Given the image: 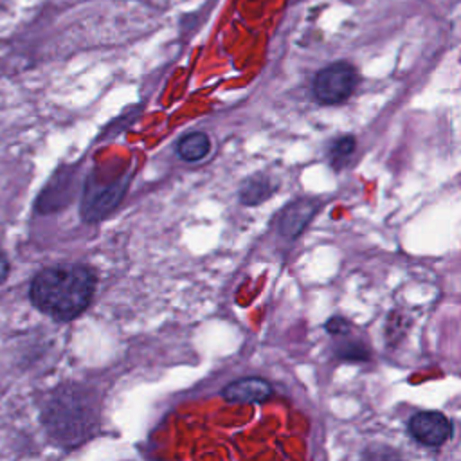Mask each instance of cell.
<instances>
[{
    "label": "cell",
    "instance_id": "obj_1",
    "mask_svg": "<svg viewBox=\"0 0 461 461\" xmlns=\"http://www.w3.org/2000/svg\"><path fill=\"white\" fill-rule=\"evenodd\" d=\"M95 290V274L77 263L43 268L31 283L32 304L58 321H70L83 313Z\"/></svg>",
    "mask_w": 461,
    "mask_h": 461
},
{
    "label": "cell",
    "instance_id": "obj_2",
    "mask_svg": "<svg viewBox=\"0 0 461 461\" xmlns=\"http://www.w3.org/2000/svg\"><path fill=\"white\" fill-rule=\"evenodd\" d=\"M49 432L61 443H79L95 427L97 412L79 389H59L43 412Z\"/></svg>",
    "mask_w": 461,
    "mask_h": 461
},
{
    "label": "cell",
    "instance_id": "obj_3",
    "mask_svg": "<svg viewBox=\"0 0 461 461\" xmlns=\"http://www.w3.org/2000/svg\"><path fill=\"white\" fill-rule=\"evenodd\" d=\"M357 85V68L348 61H335L315 74L313 95L321 104H340L349 99Z\"/></svg>",
    "mask_w": 461,
    "mask_h": 461
},
{
    "label": "cell",
    "instance_id": "obj_4",
    "mask_svg": "<svg viewBox=\"0 0 461 461\" xmlns=\"http://www.w3.org/2000/svg\"><path fill=\"white\" fill-rule=\"evenodd\" d=\"M130 184V175L121 176L119 180L112 182L110 185L94 187L85 193L81 212L86 221H97L110 214L124 198V193Z\"/></svg>",
    "mask_w": 461,
    "mask_h": 461
},
{
    "label": "cell",
    "instance_id": "obj_5",
    "mask_svg": "<svg viewBox=\"0 0 461 461\" xmlns=\"http://www.w3.org/2000/svg\"><path fill=\"white\" fill-rule=\"evenodd\" d=\"M409 432L425 447H439L452 436V421L443 412L421 411L411 418Z\"/></svg>",
    "mask_w": 461,
    "mask_h": 461
},
{
    "label": "cell",
    "instance_id": "obj_6",
    "mask_svg": "<svg viewBox=\"0 0 461 461\" xmlns=\"http://www.w3.org/2000/svg\"><path fill=\"white\" fill-rule=\"evenodd\" d=\"M319 211V202L315 198H295L288 205L283 207L277 218V230L285 238H297L306 225L312 221V218Z\"/></svg>",
    "mask_w": 461,
    "mask_h": 461
},
{
    "label": "cell",
    "instance_id": "obj_7",
    "mask_svg": "<svg viewBox=\"0 0 461 461\" xmlns=\"http://www.w3.org/2000/svg\"><path fill=\"white\" fill-rule=\"evenodd\" d=\"M272 396V387L259 376H247L230 382L223 389V398L232 403H263Z\"/></svg>",
    "mask_w": 461,
    "mask_h": 461
},
{
    "label": "cell",
    "instance_id": "obj_8",
    "mask_svg": "<svg viewBox=\"0 0 461 461\" xmlns=\"http://www.w3.org/2000/svg\"><path fill=\"white\" fill-rule=\"evenodd\" d=\"M276 191V184L270 176L267 175H252L249 176L241 187H240V202L243 205L254 207L263 203L265 200H268Z\"/></svg>",
    "mask_w": 461,
    "mask_h": 461
},
{
    "label": "cell",
    "instance_id": "obj_9",
    "mask_svg": "<svg viewBox=\"0 0 461 461\" xmlns=\"http://www.w3.org/2000/svg\"><path fill=\"white\" fill-rule=\"evenodd\" d=\"M209 151L211 139L205 131H189L176 144V153L185 162H198L207 157Z\"/></svg>",
    "mask_w": 461,
    "mask_h": 461
},
{
    "label": "cell",
    "instance_id": "obj_10",
    "mask_svg": "<svg viewBox=\"0 0 461 461\" xmlns=\"http://www.w3.org/2000/svg\"><path fill=\"white\" fill-rule=\"evenodd\" d=\"M357 148V140L353 135H340L337 140L331 142L330 151H328V158L333 169H340L346 166V162L349 160V157L355 153Z\"/></svg>",
    "mask_w": 461,
    "mask_h": 461
},
{
    "label": "cell",
    "instance_id": "obj_11",
    "mask_svg": "<svg viewBox=\"0 0 461 461\" xmlns=\"http://www.w3.org/2000/svg\"><path fill=\"white\" fill-rule=\"evenodd\" d=\"M358 461H402V457L391 447L375 445V447H369L367 450H364Z\"/></svg>",
    "mask_w": 461,
    "mask_h": 461
},
{
    "label": "cell",
    "instance_id": "obj_12",
    "mask_svg": "<svg viewBox=\"0 0 461 461\" xmlns=\"http://www.w3.org/2000/svg\"><path fill=\"white\" fill-rule=\"evenodd\" d=\"M326 330L330 333H335V335H346L348 330H349V322L342 317H331L328 322H326Z\"/></svg>",
    "mask_w": 461,
    "mask_h": 461
},
{
    "label": "cell",
    "instance_id": "obj_13",
    "mask_svg": "<svg viewBox=\"0 0 461 461\" xmlns=\"http://www.w3.org/2000/svg\"><path fill=\"white\" fill-rule=\"evenodd\" d=\"M7 272H9V263H7V259L0 254V283L7 277Z\"/></svg>",
    "mask_w": 461,
    "mask_h": 461
}]
</instances>
